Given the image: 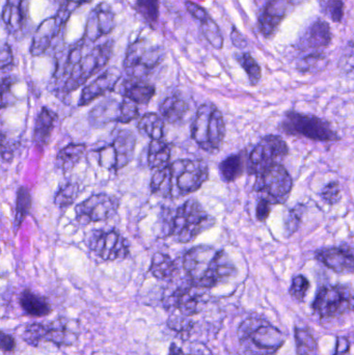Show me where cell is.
<instances>
[{"label": "cell", "mask_w": 354, "mask_h": 355, "mask_svg": "<svg viewBox=\"0 0 354 355\" xmlns=\"http://www.w3.org/2000/svg\"><path fill=\"white\" fill-rule=\"evenodd\" d=\"M208 176L209 168L201 160L178 159L153 174L150 188L160 198L174 200L199 190Z\"/></svg>", "instance_id": "1"}, {"label": "cell", "mask_w": 354, "mask_h": 355, "mask_svg": "<svg viewBox=\"0 0 354 355\" xmlns=\"http://www.w3.org/2000/svg\"><path fill=\"white\" fill-rule=\"evenodd\" d=\"M183 268L189 282L199 289L213 288L237 274V268L224 250L208 245L187 250Z\"/></svg>", "instance_id": "2"}, {"label": "cell", "mask_w": 354, "mask_h": 355, "mask_svg": "<svg viewBox=\"0 0 354 355\" xmlns=\"http://www.w3.org/2000/svg\"><path fill=\"white\" fill-rule=\"evenodd\" d=\"M237 336L244 355H277L285 344L283 332L258 316L244 320L238 327Z\"/></svg>", "instance_id": "3"}, {"label": "cell", "mask_w": 354, "mask_h": 355, "mask_svg": "<svg viewBox=\"0 0 354 355\" xmlns=\"http://www.w3.org/2000/svg\"><path fill=\"white\" fill-rule=\"evenodd\" d=\"M215 223V219L206 212L199 201L190 199L177 209L166 235L178 243H189Z\"/></svg>", "instance_id": "4"}, {"label": "cell", "mask_w": 354, "mask_h": 355, "mask_svg": "<svg viewBox=\"0 0 354 355\" xmlns=\"http://www.w3.org/2000/svg\"><path fill=\"white\" fill-rule=\"evenodd\" d=\"M191 139L204 151L214 154L222 149L226 125L220 110L214 104L199 106L190 129Z\"/></svg>", "instance_id": "5"}, {"label": "cell", "mask_w": 354, "mask_h": 355, "mask_svg": "<svg viewBox=\"0 0 354 355\" xmlns=\"http://www.w3.org/2000/svg\"><path fill=\"white\" fill-rule=\"evenodd\" d=\"M113 45V41L108 40L84 54L80 63L59 86L57 93L59 95H70L72 92L86 83L90 78L99 73L103 68L106 67L112 55Z\"/></svg>", "instance_id": "6"}, {"label": "cell", "mask_w": 354, "mask_h": 355, "mask_svg": "<svg viewBox=\"0 0 354 355\" xmlns=\"http://www.w3.org/2000/svg\"><path fill=\"white\" fill-rule=\"evenodd\" d=\"M164 47L152 45L145 39H139L127 48L124 70L129 78L145 79L164 61Z\"/></svg>", "instance_id": "7"}, {"label": "cell", "mask_w": 354, "mask_h": 355, "mask_svg": "<svg viewBox=\"0 0 354 355\" xmlns=\"http://www.w3.org/2000/svg\"><path fill=\"white\" fill-rule=\"evenodd\" d=\"M281 129L289 135H299L315 141H339V135L333 130L328 122L311 114L300 112H286L285 118L281 124Z\"/></svg>", "instance_id": "8"}, {"label": "cell", "mask_w": 354, "mask_h": 355, "mask_svg": "<svg viewBox=\"0 0 354 355\" xmlns=\"http://www.w3.org/2000/svg\"><path fill=\"white\" fill-rule=\"evenodd\" d=\"M254 190L271 205L287 202L293 188V180L283 164H275L257 174Z\"/></svg>", "instance_id": "9"}, {"label": "cell", "mask_w": 354, "mask_h": 355, "mask_svg": "<svg viewBox=\"0 0 354 355\" xmlns=\"http://www.w3.org/2000/svg\"><path fill=\"white\" fill-rule=\"evenodd\" d=\"M137 137L127 129L115 130L108 145L98 150L99 164L106 170H120L130 163L135 156Z\"/></svg>", "instance_id": "10"}, {"label": "cell", "mask_w": 354, "mask_h": 355, "mask_svg": "<svg viewBox=\"0 0 354 355\" xmlns=\"http://www.w3.org/2000/svg\"><path fill=\"white\" fill-rule=\"evenodd\" d=\"M353 298L349 287L324 286L319 289L312 309L322 319L337 318L353 309Z\"/></svg>", "instance_id": "11"}, {"label": "cell", "mask_w": 354, "mask_h": 355, "mask_svg": "<svg viewBox=\"0 0 354 355\" xmlns=\"http://www.w3.org/2000/svg\"><path fill=\"white\" fill-rule=\"evenodd\" d=\"M288 152L287 143L281 136L266 135L259 141L248 156V174L257 176L275 164H281V161L288 155Z\"/></svg>", "instance_id": "12"}, {"label": "cell", "mask_w": 354, "mask_h": 355, "mask_svg": "<svg viewBox=\"0 0 354 355\" xmlns=\"http://www.w3.org/2000/svg\"><path fill=\"white\" fill-rule=\"evenodd\" d=\"M88 246L90 252L102 261L122 260L130 252L128 240L115 230L92 232Z\"/></svg>", "instance_id": "13"}, {"label": "cell", "mask_w": 354, "mask_h": 355, "mask_svg": "<svg viewBox=\"0 0 354 355\" xmlns=\"http://www.w3.org/2000/svg\"><path fill=\"white\" fill-rule=\"evenodd\" d=\"M119 199L108 194H97L76 206V221L81 225L106 221L117 214Z\"/></svg>", "instance_id": "14"}, {"label": "cell", "mask_w": 354, "mask_h": 355, "mask_svg": "<svg viewBox=\"0 0 354 355\" xmlns=\"http://www.w3.org/2000/svg\"><path fill=\"white\" fill-rule=\"evenodd\" d=\"M24 341L37 346L42 341L55 343L57 346L71 345L75 341L74 329L70 328L67 320H55L49 324H30L23 334Z\"/></svg>", "instance_id": "15"}, {"label": "cell", "mask_w": 354, "mask_h": 355, "mask_svg": "<svg viewBox=\"0 0 354 355\" xmlns=\"http://www.w3.org/2000/svg\"><path fill=\"white\" fill-rule=\"evenodd\" d=\"M199 288L193 284L178 286L166 294L164 298V307L168 311L175 312L173 315L191 317L197 315L201 310V297Z\"/></svg>", "instance_id": "16"}, {"label": "cell", "mask_w": 354, "mask_h": 355, "mask_svg": "<svg viewBox=\"0 0 354 355\" xmlns=\"http://www.w3.org/2000/svg\"><path fill=\"white\" fill-rule=\"evenodd\" d=\"M70 16L71 15L66 12L59 10L57 15L47 18L38 26L30 45V51L32 57H41L47 52L52 41L59 36L63 26L67 24Z\"/></svg>", "instance_id": "17"}, {"label": "cell", "mask_w": 354, "mask_h": 355, "mask_svg": "<svg viewBox=\"0 0 354 355\" xmlns=\"http://www.w3.org/2000/svg\"><path fill=\"white\" fill-rule=\"evenodd\" d=\"M315 258L337 274H354V247L343 244L318 250Z\"/></svg>", "instance_id": "18"}, {"label": "cell", "mask_w": 354, "mask_h": 355, "mask_svg": "<svg viewBox=\"0 0 354 355\" xmlns=\"http://www.w3.org/2000/svg\"><path fill=\"white\" fill-rule=\"evenodd\" d=\"M115 26V16L110 6L106 3H99L88 15L84 39L88 42H97L99 39L110 34Z\"/></svg>", "instance_id": "19"}, {"label": "cell", "mask_w": 354, "mask_h": 355, "mask_svg": "<svg viewBox=\"0 0 354 355\" xmlns=\"http://www.w3.org/2000/svg\"><path fill=\"white\" fill-rule=\"evenodd\" d=\"M121 77H122V73L117 68L111 67L105 70L94 81L90 82L82 90L78 104L79 106L88 105L99 97L110 93L115 90Z\"/></svg>", "instance_id": "20"}, {"label": "cell", "mask_w": 354, "mask_h": 355, "mask_svg": "<svg viewBox=\"0 0 354 355\" xmlns=\"http://www.w3.org/2000/svg\"><path fill=\"white\" fill-rule=\"evenodd\" d=\"M28 16V0H7L1 13L8 32L15 38L26 32Z\"/></svg>", "instance_id": "21"}, {"label": "cell", "mask_w": 354, "mask_h": 355, "mask_svg": "<svg viewBox=\"0 0 354 355\" xmlns=\"http://www.w3.org/2000/svg\"><path fill=\"white\" fill-rule=\"evenodd\" d=\"M331 42V32L328 23L324 20L316 19L306 28L296 44V48L302 51H318L328 47Z\"/></svg>", "instance_id": "22"}, {"label": "cell", "mask_w": 354, "mask_h": 355, "mask_svg": "<svg viewBox=\"0 0 354 355\" xmlns=\"http://www.w3.org/2000/svg\"><path fill=\"white\" fill-rule=\"evenodd\" d=\"M289 3L287 0H271L259 17V28L265 38L271 39L277 34L279 26L287 16Z\"/></svg>", "instance_id": "23"}, {"label": "cell", "mask_w": 354, "mask_h": 355, "mask_svg": "<svg viewBox=\"0 0 354 355\" xmlns=\"http://www.w3.org/2000/svg\"><path fill=\"white\" fill-rule=\"evenodd\" d=\"M185 7H186L188 13L201 23V32H203L204 37L210 43V45L217 50L222 49L224 46V38H222V32H220L216 22L206 12V10L201 6L193 3V1H186Z\"/></svg>", "instance_id": "24"}, {"label": "cell", "mask_w": 354, "mask_h": 355, "mask_svg": "<svg viewBox=\"0 0 354 355\" xmlns=\"http://www.w3.org/2000/svg\"><path fill=\"white\" fill-rule=\"evenodd\" d=\"M156 88L153 84L145 79L128 78L124 80L120 88V94L123 97L137 104L147 105L152 98L155 96Z\"/></svg>", "instance_id": "25"}, {"label": "cell", "mask_w": 354, "mask_h": 355, "mask_svg": "<svg viewBox=\"0 0 354 355\" xmlns=\"http://www.w3.org/2000/svg\"><path fill=\"white\" fill-rule=\"evenodd\" d=\"M121 102L107 99L95 106L88 114V121L94 127H103L112 122L120 123Z\"/></svg>", "instance_id": "26"}, {"label": "cell", "mask_w": 354, "mask_h": 355, "mask_svg": "<svg viewBox=\"0 0 354 355\" xmlns=\"http://www.w3.org/2000/svg\"><path fill=\"white\" fill-rule=\"evenodd\" d=\"M57 114L48 108H43L37 116L35 124L34 141L37 147L43 148L48 145L51 135L57 124Z\"/></svg>", "instance_id": "27"}, {"label": "cell", "mask_w": 354, "mask_h": 355, "mask_svg": "<svg viewBox=\"0 0 354 355\" xmlns=\"http://www.w3.org/2000/svg\"><path fill=\"white\" fill-rule=\"evenodd\" d=\"M160 114L170 124H180L189 112V105L180 95L166 98L159 106Z\"/></svg>", "instance_id": "28"}, {"label": "cell", "mask_w": 354, "mask_h": 355, "mask_svg": "<svg viewBox=\"0 0 354 355\" xmlns=\"http://www.w3.org/2000/svg\"><path fill=\"white\" fill-rule=\"evenodd\" d=\"M150 272L157 280L168 281L174 278L178 272V267L176 262L168 254L156 252L152 258Z\"/></svg>", "instance_id": "29"}, {"label": "cell", "mask_w": 354, "mask_h": 355, "mask_svg": "<svg viewBox=\"0 0 354 355\" xmlns=\"http://www.w3.org/2000/svg\"><path fill=\"white\" fill-rule=\"evenodd\" d=\"M172 147L170 143L161 141H152L148 152V164L152 170H162L170 164Z\"/></svg>", "instance_id": "30"}, {"label": "cell", "mask_w": 354, "mask_h": 355, "mask_svg": "<svg viewBox=\"0 0 354 355\" xmlns=\"http://www.w3.org/2000/svg\"><path fill=\"white\" fill-rule=\"evenodd\" d=\"M86 145L84 143H70L57 153V161L63 172L73 170L83 158Z\"/></svg>", "instance_id": "31"}, {"label": "cell", "mask_w": 354, "mask_h": 355, "mask_svg": "<svg viewBox=\"0 0 354 355\" xmlns=\"http://www.w3.org/2000/svg\"><path fill=\"white\" fill-rule=\"evenodd\" d=\"M244 154H234L222 160L219 163V174L222 181L232 183L244 174Z\"/></svg>", "instance_id": "32"}, {"label": "cell", "mask_w": 354, "mask_h": 355, "mask_svg": "<svg viewBox=\"0 0 354 355\" xmlns=\"http://www.w3.org/2000/svg\"><path fill=\"white\" fill-rule=\"evenodd\" d=\"M20 305L28 315L43 317L51 313V307L44 297L26 290L20 296Z\"/></svg>", "instance_id": "33"}, {"label": "cell", "mask_w": 354, "mask_h": 355, "mask_svg": "<svg viewBox=\"0 0 354 355\" xmlns=\"http://www.w3.org/2000/svg\"><path fill=\"white\" fill-rule=\"evenodd\" d=\"M141 134L151 139L152 141H161L164 136V121L155 112L144 114L137 125Z\"/></svg>", "instance_id": "34"}, {"label": "cell", "mask_w": 354, "mask_h": 355, "mask_svg": "<svg viewBox=\"0 0 354 355\" xmlns=\"http://www.w3.org/2000/svg\"><path fill=\"white\" fill-rule=\"evenodd\" d=\"M32 208V196L28 188L21 186L17 192V200H16L15 219H14V230L15 232L19 230L23 223L24 219L28 217Z\"/></svg>", "instance_id": "35"}, {"label": "cell", "mask_w": 354, "mask_h": 355, "mask_svg": "<svg viewBox=\"0 0 354 355\" xmlns=\"http://www.w3.org/2000/svg\"><path fill=\"white\" fill-rule=\"evenodd\" d=\"M327 61L326 55L320 51H314L311 54L302 57L297 63L298 71L302 73H318L322 71L326 67Z\"/></svg>", "instance_id": "36"}, {"label": "cell", "mask_w": 354, "mask_h": 355, "mask_svg": "<svg viewBox=\"0 0 354 355\" xmlns=\"http://www.w3.org/2000/svg\"><path fill=\"white\" fill-rule=\"evenodd\" d=\"M295 342L298 355H313L318 349L312 332L304 327L295 328Z\"/></svg>", "instance_id": "37"}, {"label": "cell", "mask_w": 354, "mask_h": 355, "mask_svg": "<svg viewBox=\"0 0 354 355\" xmlns=\"http://www.w3.org/2000/svg\"><path fill=\"white\" fill-rule=\"evenodd\" d=\"M160 0H137L135 9L150 26L154 28L159 19Z\"/></svg>", "instance_id": "38"}, {"label": "cell", "mask_w": 354, "mask_h": 355, "mask_svg": "<svg viewBox=\"0 0 354 355\" xmlns=\"http://www.w3.org/2000/svg\"><path fill=\"white\" fill-rule=\"evenodd\" d=\"M236 61L239 65L244 68L246 73L248 74V79H250L252 85H257L262 77V71H261L260 65L257 63L256 59L250 55V53H242V54H236Z\"/></svg>", "instance_id": "39"}, {"label": "cell", "mask_w": 354, "mask_h": 355, "mask_svg": "<svg viewBox=\"0 0 354 355\" xmlns=\"http://www.w3.org/2000/svg\"><path fill=\"white\" fill-rule=\"evenodd\" d=\"M79 185L69 182V183L65 184L59 188L55 198V205L61 209L69 208L73 203H75L76 199L79 196Z\"/></svg>", "instance_id": "40"}, {"label": "cell", "mask_w": 354, "mask_h": 355, "mask_svg": "<svg viewBox=\"0 0 354 355\" xmlns=\"http://www.w3.org/2000/svg\"><path fill=\"white\" fill-rule=\"evenodd\" d=\"M321 12L323 15L335 23H340L344 17L343 0H319Z\"/></svg>", "instance_id": "41"}, {"label": "cell", "mask_w": 354, "mask_h": 355, "mask_svg": "<svg viewBox=\"0 0 354 355\" xmlns=\"http://www.w3.org/2000/svg\"><path fill=\"white\" fill-rule=\"evenodd\" d=\"M168 325L183 338H188L193 329V321L189 318L180 315L170 316Z\"/></svg>", "instance_id": "42"}, {"label": "cell", "mask_w": 354, "mask_h": 355, "mask_svg": "<svg viewBox=\"0 0 354 355\" xmlns=\"http://www.w3.org/2000/svg\"><path fill=\"white\" fill-rule=\"evenodd\" d=\"M302 214H304V206L302 205H298V206L289 210L287 217L285 219V231L287 237L293 235L299 229Z\"/></svg>", "instance_id": "43"}, {"label": "cell", "mask_w": 354, "mask_h": 355, "mask_svg": "<svg viewBox=\"0 0 354 355\" xmlns=\"http://www.w3.org/2000/svg\"><path fill=\"white\" fill-rule=\"evenodd\" d=\"M308 289H310V282H308V278L304 276H297L292 280L290 295L294 301L302 303Z\"/></svg>", "instance_id": "44"}, {"label": "cell", "mask_w": 354, "mask_h": 355, "mask_svg": "<svg viewBox=\"0 0 354 355\" xmlns=\"http://www.w3.org/2000/svg\"><path fill=\"white\" fill-rule=\"evenodd\" d=\"M319 196L325 204L331 206L337 204L342 199L340 184L337 182H331L322 188Z\"/></svg>", "instance_id": "45"}, {"label": "cell", "mask_w": 354, "mask_h": 355, "mask_svg": "<svg viewBox=\"0 0 354 355\" xmlns=\"http://www.w3.org/2000/svg\"><path fill=\"white\" fill-rule=\"evenodd\" d=\"M137 104L130 100L125 99L121 102V124H128L139 116Z\"/></svg>", "instance_id": "46"}, {"label": "cell", "mask_w": 354, "mask_h": 355, "mask_svg": "<svg viewBox=\"0 0 354 355\" xmlns=\"http://www.w3.org/2000/svg\"><path fill=\"white\" fill-rule=\"evenodd\" d=\"M168 355H213L211 353V351L207 348V346H205L204 344H201V343H193V344L190 345V348H189L188 354H185L184 351L180 348V347L177 346L175 343H173L170 347V353Z\"/></svg>", "instance_id": "47"}, {"label": "cell", "mask_w": 354, "mask_h": 355, "mask_svg": "<svg viewBox=\"0 0 354 355\" xmlns=\"http://www.w3.org/2000/svg\"><path fill=\"white\" fill-rule=\"evenodd\" d=\"M92 0H59V11L71 15L75 10L83 5H88Z\"/></svg>", "instance_id": "48"}, {"label": "cell", "mask_w": 354, "mask_h": 355, "mask_svg": "<svg viewBox=\"0 0 354 355\" xmlns=\"http://www.w3.org/2000/svg\"><path fill=\"white\" fill-rule=\"evenodd\" d=\"M13 52H12L11 46L8 43H3L1 46V55H0V65L3 72L9 69L13 65Z\"/></svg>", "instance_id": "49"}, {"label": "cell", "mask_w": 354, "mask_h": 355, "mask_svg": "<svg viewBox=\"0 0 354 355\" xmlns=\"http://www.w3.org/2000/svg\"><path fill=\"white\" fill-rule=\"evenodd\" d=\"M271 212V204L268 201L261 199L257 206L256 216L259 221H265Z\"/></svg>", "instance_id": "50"}, {"label": "cell", "mask_w": 354, "mask_h": 355, "mask_svg": "<svg viewBox=\"0 0 354 355\" xmlns=\"http://www.w3.org/2000/svg\"><path fill=\"white\" fill-rule=\"evenodd\" d=\"M350 343L347 338L344 336H339L337 338V344H335V351L333 355H345L349 352Z\"/></svg>", "instance_id": "51"}, {"label": "cell", "mask_w": 354, "mask_h": 355, "mask_svg": "<svg viewBox=\"0 0 354 355\" xmlns=\"http://www.w3.org/2000/svg\"><path fill=\"white\" fill-rule=\"evenodd\" d=\"M230 40H232L233 45L237 48L242 49L248 46L246 38L235 28H233L232 32H230Z\"/></svg>", "instance_id": "52"}, {"label": "cell", "mask_w": 354, "mask_h": 355, "mask_svg": "<svg viewBox=\"0 0 354 355\" xmlns=\"http://www.w3.org/2000/svg\"><path fill=\"white\" fill-rule=\"evenodd\" d=\"M15 346L16 343L13 336L5 334V332H1V348H3V350L10 352V351H13L15 349Z\"/></svg>", "instance_id": "53"}, {"label": "cell", "mask_w": 354, "mask_h": 355, "mask_svg": "<svg viewBox=\"0 0 354 355\" xmlns=\"http://www.w3.org/2000/svg\"><path fill=\"white\" fill-rule=\"evenodd\" d=\"M352 310H353V311H354V298H353V309H352Z\"/></svg>", "instance_id": "54"}]
</instances>
